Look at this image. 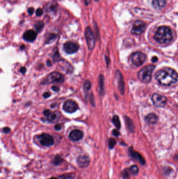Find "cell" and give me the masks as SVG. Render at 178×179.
<instances>
[{"label":"cell","instance_id":"cell-26","mask_svg":"<svg viewBox=\"0 0 178 179\" xmlns=\"http://www.w3.org/2000/svg\"><path fill=\"white\" fill-rule=\"evenodd\" d=\"M63 162V159L62 158H61V157L60 156H57L55 158H54V160L53 161V164H55L56 166H58L61 164Z\"/></svg>","mask_w":178,"mask_h":179},{"label":"cell","instance_id":"cell-8","mask_svg":"<svg viewBox=\"0 0 178 179\" xmlns=\"http://www.w3.org/2000/svg\"><path fill=\"white\" fill-rule=\"evenodd\" d=\"M78 108V104L71 100H69L65 102L63 106V109L68 113H73Z\"/></svg>","mask_w":178,"mask_h":179},{"label":"cell","instance_id":"cell-12","mask_svg":"<svg viewBox=\"0 0 178 179\" xmlns=\"http://www.w3.org/2000/svg\"><path fill=\"white\" fill-rule=\"evenodd\" d=\"M44 114L46 117L47 120L49 122H55L59 118V114L57 112H51L50 110H44Z\"/></svg>","mask_w":178,"mask_h":179},{"label":"cell","instance_id":"cell-1","mask_svg":"<svg viewBox=\"0 0 178 179\" xmlns=\"http://www.w3.org/2000/svg\"><path fill=\"white\" fill-rule=\"evenodd\" d=\"M155 77L160 84L166 86L176 83L178 79L177 72L169 68L159 70L156 72Z\"/></svg>","mask_w":178,"mask_h":179},{"label":"cell","instance_id":"cell-4","mask_svg":"<svg viewBox=\"0 0 178 179\" xmlns=\"http://www.w3.org/2000/svg\"><path fill=\"white\" fill-rule=\"evenodd\" d=\"M64 81V76L62 74L58 72H53L47 76L46 80L44 81V83H62Z\"/></svg>","mask_w":178,"mask_h":179},{"label":"cell","instance_id":"cell-35","mask_svg":"<svg viewBox=\"0 0 178 179\" xmlns=\"http://www.w3.org/2000/svg\"><path fill=\"white\" fill-rule=\"evenodd\" d=\"M112 134L114 136H115V137H118L120 135V133L119 131H117V129H114L112 131Z\"/></svg>","mask_w":178,"mask_h":179},{"label":"cell","instance_id":"cell-46","mask_svg":"<svg viewBox=\"0 0 178 179\" xmlns=\"http://www.w3.org/2000/svg\"><path fill=\"white\" fill-rule=\"evenodd\" d=\"M99 0H95V1H97H97H98Z\"/></svg>","mask_w":178,"mask_h":179},{"label":"cell","instance_id":"cell-25","mask_svg":"<svg viewBox=\"0 0 178 179\" xmlns=\"http://www.w3.org/2000/svg\"><path fill=\"white\" fill-rule=\"evenodd\" d=\"M91 86H92V84L90 83L89 81L88 80H86L85 82H84V84H83V88H84V90L85 92H88L90 88H91Z\"/></svg>","mask_w":178,"mask_h":179},{"label":"cell","instance_id":"cell-20","mask_svg":"<svg viewBox=\"0 0 178 179\" xmlns=\"http://www.w3.org/2000/svg\"><path fill=\"white\" fill-rule=\"evenodd\" d=\"M158 117L155 114H149L145 117V120L150 124H154L157 122Z\"/></svg>","mask_w":178,"mask_h":179},{"label":"cell","instance_id":"cell-2","mask_svg":"<svg viewBox=\"0 0 178 179\" xmlns=\"http://www.w3.org/2000/svg\"><path fill=\"white\" fill-rule=\"evenodd\" d=\"M154 38L159 44H167L171 41L173 38V34L169 27L162 26L157 29Z\"/></svg>","mask_w":178,"mask_h":179},{"label":"cell","instance_id":"cell-16","mask_svg":"<svg viewBox=\"0 0 178 179\" xmlns=\"http://www.w3.org/2000/svg\"><path fill=\"white\" fill-rule=\"evenodd\" d=\"M84 135L82 131L78 129H75L72 131L69 135V138L72 141H78L83 138Z\"/></svg>","mask_w":178,"mask_h":179},{"label":"cell","instance_id":"cell-39","mask_svg":"<svg viewBox=\"0 0 178 179\" xmlns=\"http://www.w3.org/2000/svg\"><path fill=\"white\" fill-rule=\"evenodd\" d=\"M26 68L25 67H21V69H20V72H21V74H25L26 73Z\"/></svg>","mask_w":178,"mask_h":179},{"label":"cell","instance_id":"cell-45","mask_svg":"<svg viewBox=\"0 0 178 179\" xmlns=\"http://www.w3.org/2000/svg\"><path fill=\"white\" fill-rule=\"evenodd\" d=\"M177 159L178 160V156H177Z\"/></svg>","mask_w":178,"mask_h":179},{"label":"cell","instance_id":"cell-44","mask_svg":"<svg viewBox=\"0 0 178 179\" xmlns=\"http://www.w3.org/2000/svg\"><path fill=\"white\" fill-rule=\"evenodd\" d=\"M58 179V178H50V179Z\"/></svg>","mask_w":178,"mask_h":179},{"label":"cell","instance_id":"cell-43","mask_svg":"<svg viewBox=\"0 0 178 179\" xmlns=\"http://www.w3.org/2000/svg\"><path fill=\"white\" fill-rule=\"evenodd\" d=\"M25 46L24 45H21V47H20V49H21V51H23L24 49H25Z\"/></svg>","mask_w":178,"mask_h":179},{"label":"cell","instance_id":"cell-33","mask_svg":"<svg viewBox=\"0 0 178 179\" xmlns=\"http://www.w3.org/2000/svg\"><path fill=\"white\" fill-rule=\"evenodd\" d=\"M11 131V129L9 127H4V128L3 129V132L5 133V134H8Z\"/></svg>","mask_w":178,"mask_h":179},{"label":"cell","instance_id":"cell-38","mask_svg":"<svg viewBox=\"0 0 178 179\" xmlns=\"http://www.w3.org/2000/svg\"><path fill=\"white\" fill-rule=\"evenodd\" d=\"M52 90L55 92H58L60 90V88L58 86L54 85V86H52Z\"/></svg>","mask_w":178,"mask_h":179},{"label":"cell","instance_id":"cell-14","mask_svg":"<svg viewBox=\"0 0 178 179\" xmlns=\"http://www.w3.org/2000/svg\"><path fill=\"white\" fill-rule=\"evenodd\" d=\"M37 36V33L33 30H28L24 34L23 39L28 42H33Z\"/></svg>","mask_w":178,"mask_h":179},{"label":"cell","instance_id":"cell-9","mask_svg":"<svg viewBox=\"0 0 178 179\" xmlns=\"http://www.w3.org/2000/svg\"><path fill=\"white\" fill-rule=\"evenodd\" d=\"M146 28V24L144 22L140 21H136L135 22L132 27V34L136 35H140L144 32Z\"/></svg>","mask_w":178,"mask_h":179},{"label":"cell","instance_id":"cell-19","mask_svg":"<svg viewBox=\"0 0 178 179\" xmlns=\"http://www.w3.org/2000/svg\"><path fill=\"white\" fill-rule=\"evenodd\" d=\"M166 3L167 0H153L152 4L155 9L160 10L165 7Z\"/></svg>","mask_w":178,"mask_h":179},{"label":"cell","instance_id":"cell-27","mask_svg":"<svg viewBox=\"0 0 178 179\" xmlns=\"http://www.w3.org/2000/svg\"><path fill=\"white\" fill-rule=\"evenodd\" d=\"M130 170L131 172L132 173V174L133 175H136L138 173L139 169H138V166H136L135 165H133L130 167Z\"/></svg>","mask_w":178,"mask_h":179},{"label":"cell","instance_id":"cell-37","mask_svg":"<svg viewBox=\"0 0 178 179\" xmlns=\"http://www.w3.org/2000/svg\"><path fill=\"white\" fill-rule=\"evenodd\" d=\"M55 128L56 131H59L62 128V126L60 124H57L55 125Z\"/></svg>","mask_w":178,"mask_h":179},{"label":"cell","instance_id":"cell-3","mask_svg":"<svg viewBox=\"0 0 178 179\" xmlns=\"http://www.w3.org/2000/svg\"><path fill=\"white\" fill-rule=\"evenodd\" d=\"M155 65H147L139 71L138 78L140 81L144 83H148L151 81L152 73L155 69Z\"/></svg>","mask_w":178,"mask_h":179},{"label":"cell","instance_id":"cell-24","mask_svg":"<svg viewBox=\"0 0 178 179\" xmlns=\"http://www.w3.org/2000/svg\"><path fill=\"white\" fill-rule=\"evenodd\" d=\"M57 37V35H55V34H49V36L47 38L46 44H50L51 42H53V41H54L56 39Z\"/></svg>","mask_w":178,"mask_h":179},{"label":"cell","instance_id":"cell-7","mask_svg":"<svg viewBox=\"0 0 178 179\" xmlns=\"http://www.w3.org/2000/svg\"><path fill=\"white\" fill-rule=\"evenodd\" d=\"M39 141L42 145L50 147L54 144V139L51 135L47 133H43L38 137Z\"/></svg>","mask_w":178,"mask_h":179},{"label":"cell","instance_id":"cell-11","mask_svg":"<svg viewBox=\"0 0 178 179\" xmlns=\"http://www.w3.org/2000/svg\"><path fill=\"white\" fill-rule=\"evenodd\" d=\"M64 49L67 54H73L76 53L79 49V46L72 42H67L64 44Z\"/></svg>","mask_w":178,"mask_h":179},{"label":"cell","instance_id":"cell-28","mask_svg":"<svg viewBox=\"0 0 178 179\" xmlns=\"http://www.w3.org/2000/svg\"><path fill=\"white\" fill-rule=\"evenodd\" d=\"M117 143V141L115 139L113 138H110L109 140V147L110 149H113L115 144Z\"/></svg>","mask_w":178,"mask_h":179},{"label":"cell","instance_id":"cell-29","mask_svg":"<svg viewBox=\"0 0 178 179\" xmlns=\"http://www.w3.org/2000/svg\"><path fill=\"white\" fill-rule=\"evenodd\" d=\"M122 177H123V179H129V178H130L129 174L128 173V171L126 170H124L122 171Z\"/></svg>","mask_w":178,"mask_h":179},{"label":"cell","instance_id":"cell-10","mask_svg":"<svg viewBox=\"0 0 178 179\" xmlns=\"http://www.w3.org/2000/svg\"><path fill=\"white\" fill-rule=\"evenodd\" d=\"M151 100L153 101L154 105L156 106L163 107L166 104L167 98L163 95H160L157 93H155L152 96Z\"/></svg>","mask_w":178,"mask_h":179},{"label":"cell","instance_id":"cell-31","mask_svg":"<svg viewBox=\"0 0 178 179\" xmlns=\"http://www.w3.org/2000/svg\"><path fill=\"white\" fill-rule=\"evenodd\" d=\"M53 57L54 58V61H55H55H59V58H60V55H59V53H58V51H56V53H55L54 56Z\"/></svg>","mask_w":178,"mask_h":179},{"label":"cell","instance_id":"cell-21","mask_svg":"<svg viewBox=\"0 0 178 179\" xmlns=\"http://www.w3.org/2000/svg\"><path fill=\"white\" fill-rule=\"evenodd\" d=\"M112 121L113 124L114 125V126L117 129H120V128H121V123H120V121L119 118L118 116L114 115L113 116Z\"/></svg>","mask_w":178,"mask_h":179},{"label":"cell","instance_id":"cell-17","mask_svg":"<svg viewBox=\"0 0 178 179\" xmlns=\"http://www.w3.org/2000/svg\"><path fill=\"white\" fill-rule=\"evenodd\" d=\"M129 152H130L131 156H132L133 158L137 160L140 164H142V165L145 164L146 162H145L144 158H143V156L140 153H138V152L134 151V150L132 147H130L129 148Z\"/></svg>","mask_w":178,"mask_h":179},{"label":"cell","instance_id":"cell-22","mask_svg":"<svg viewBox=\"0 0 178 179\" xmlns=\"http://www.w3.org/2000/svg\"><path fill=\"white\" fill-rule=\"evenodd\" d=\"M44 24L43 22L40 21L38 22V23L35 24V28L36 29L37 32L38 33H40V32L42 31L43 28L44 27Z\"/></svg>","mask_w":178,"mask_h":179},{"label":"cell","instance_id":"cell-30","mask_svg":"<svg viewBox=\"0 0 178 179\" xmlns=\"http://www.w3.org/2000/svg\"><path fill=\"white\" fill-rule=\"evenodd\" d=\"M90 103L91 105L92 106H93V107L95 106L94 97V95H93L92 93L91 94V95L90 96Z\"/></svg>","mask_w":178,"mask_h":179},{"label":"cell","instance_id":"cell-32","mask_svg":"<svg viewBox=\"0 0 178 179\" xmlns=\"http://www.w3.org/2000/svg\"><path fill=\"white\" fill-rule=\"evenodd\" d=\"M43 14V11L41 9H38L37 10L36 12V14L38 16H41Z\"/></svg>","mask_w":178,"mask_h":179},{"label":"cell","instance_id":"cell-42","mask_svg":"<svg viewBox=\"0 0 178 179\" xmlns=\"http://www.w3.org/2000/svg\"><path fill=\"white\" fill-rule=\"evenodd\" d=\"M47 65H48V67H50L52 65V63H51L50 60H47Z\"/></svg>","mask_w":178,"mask_h":179},{"label":"cell","instance_id":"cell-36","mask_svg":"<svg viewBox=\"0 0 178 179\" xmlns=\"http://www.w3.org/2000/svg\"><path fill=\"white\" fill-rule=\"evenodd\" d=\"M51 96V93L49 92H47L45 93H44L43 94V97H44V99H47L48 97H50Z\"/></svg>","mask_w":178,"mask_h":179},{"label":"cell","instance_id":"cell-23","mask_svg":"<svg viewBox=\"0 0 178 179\" xmlns=\"http://www.w3.org/2000/svg\"><path fill=\"white\" fill-rule=\"evenodd\" d=\"M126 124L128 125V128L131 132H133L134 131V126L132 123V120L128 117H126Z\"/></svg>","mask_w":178,"mask_h":179},{"label":"cell","instance_id":"cell-6","mask_svg":"<svg viewBox=\"0 0 178 179\" xmlns=\"http://www.w3.org/2000/svg\"><path fill=\"white\" fill-rule=\"evenodd\" d=\"M131 61L134 65L137 67L142 65L146 60V56L142 53L136 52L131 56Z\"/></svg>","mask_w":178,"mask_h":179},{"label":"cell","instance_id":"cell-18","mask_svg":"<svg viewBox=\"0 0 178 179\" xmlns=\"http://www.w3.org/2000/svg\"><path fill=\"white\" fill-rule=\"evenodd\" d=\"M104 83H105V78L103 74H100L99 76L98 84L99 94L101 96H103L105 94L104 90Z\"/></svg>","mask_w":178,"mask_h":179},{"label":"cell","instance_id":"cell-13","mask_svg":"<svg viewBox=\"0 0 178 179\" xmlns=\"http://www.w3.org/2000/svg\"><path fill=\"white\" fill-rule=\"evenodd\" d=\"M77 162L78 166L81 168H85L89 166L90 159L89 157L86 155H81L78 157Z\"/></svg>","mask_w":178,"mask_h":179},{"label":"cell","instance_id":"cell-40","mask_svg":"<svg viewBox=\"0 0 178 179\" xmlns=\"http://www.w3.org/2000/svg\"><path fill=\"white\" fill-rule=\"evenodd\" d=\"M105 59H106V63H107V65L108 66L109 65V63H110V59H109V57H107L106 56H105Z\"/></svg>","mask_w":178,"mask_h":179},{"label":"cell","instance_id":"cell-34","mask_svg":"<svg viewBox=\"0 0 178 179\" xmlns=\"http://www.w3.org/2000/svg\"><path fill=\"white\" fill-rule=\"evenodd\" d=\"M28 13L30 14V15H32L34 13V9L33 7H30L29 9H28Z\"/></svg>","mask_w":178,"mask_h":179},{"label":"cell","instance_id":"cell-15","mask_svg":"<svg viewBox=\"0 0 178 179\" xmlns=\"http://www.w3.org/2000/svg\"><path fill=\"white\" fill-rule=\"evenodd\" d=\"M115 77L117 80V85H118V89L120 92L121 94H124V82L123 79V77L122 76L121 72L117 70L115 73Z\"/></svg>","mask_w":178,"mask_h":179},{"label":"cell","instance_id":"cell-41","mask_svg":"<svg viewBox=\"0 0 178 179\" xmlns=\"http://www.w3.org/2000/svg\"><path fill=\"white\" fill-rule=\"evenodd\" d=\"M157 60H158V58L157 57H154L152 58L151 61L153 62H157Z\"/></svg>","mask_w":178,"mask_h":179},{"label":"cell","instance_id":"cell-5","mask_svg":"<svg viewBox=\"0 0 178 179\" xmlns=\"http://www.w3.org/2000/svg\"><path fill=\"white\" fill-rule=\"evenodd\" d=\"M85 37L89 50L92 51L95 45V38L90 27H87L85 30Z\"/></svg>","mask_w":178,"mask_h":179}]
</instances>
